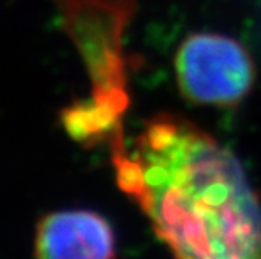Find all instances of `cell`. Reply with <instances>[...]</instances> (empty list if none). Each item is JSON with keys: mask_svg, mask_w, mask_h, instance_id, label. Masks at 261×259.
<instances>
[{"mask_svg": "<svg viewBox=\"0 0 261 259\" xmlns=\"http://www.w3.org/2000/svg\"><path fill=\"white\" fill-rule=\"evenodd\" d=\"M116 184L174 259H261V204L241 162L194 121L159 113L113 148Z\"/></svg>", "mask_w": 261, "mask_h": 259, "instance_id": "1", "label": "cell"}, {"mask_svg": "<svg viewBox=\"0 0 261 259\" xmlns=\"http://www.w3.org/2000/svg\"><path fill=\"white\" fill-rule=\"evenodd\" d=\"M174 71L182 98L199 106H236L251 93L256 79L248 49L219 32L187 36L175 52Z\"/></svg>", "mask_w": 261, "mask_h": 259, "instance_id": "2", "label": "cell"}, {"mask_svg": "<svg viewBox=\"0 0 261 259\" xmlns=\"http://www.w3.org/2000/svg\"><path fill=\"white\" fill-rule=\"evenodd\" d=\"M36 259H116L115 231L86 209L47 214L37 225Z\"/></svg>", "mask_w": 261, "mask_h": 259, "instance_id": "3", "label": "cell"}]
</instances>
